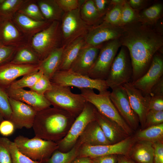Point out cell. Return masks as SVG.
Wrapping results in <instances>:
<instances>
[{
	"label": "cell",
	"mask_w": 163,
	"mask_h": 163,
	"mask_svg": "<svg viewBox=\"0 0 163 163\" xmlns=\"http://www.w3.org/2000/svg\"><path fill=\"white\" fill-rule=\"evenodd\" d=\"M119 38L128 49L133 74L131 82L142 76L149 69L153 56L163 45V37L147 25L136 21L122 26Z\"/></svg>",
	"instance_id": "obj_1"
},
{
	"label": "cell",
	"mask_w": 163,
	"mask_h": 163,
	"mask_svg": "<svg viewBox=\"0 0 163 163\" xmlns=\"http://www.w3.org/2000/svg\"><path fill=\"white\" fill-rule=\"evenodd\" d=\"M75 119L68 112L50 107L37 111L32 128L35 136L57 142L66 135Z\"/></svg>",
	"instance_id": "obj_2"
},
{
	"label": "cell",
	"mask_w": 163,
	"mask_h": 163,
	"mask_svg": "<svg viewBox=\"0 0 163 163\" xmlns=\"http://www.w3.org/2000/svg\"><path fill=\"white\" fill-rule=\"evenodd\" d=\"M52 83V89L44 94L45 97L53 107L76 117L84 108L86 102L85 98L81 94L72 93L69 87Z\"/></svg>",
	"instance_id": "obj_3"
},
{
	"label": "cell",
	"mask_w": 163,
	"mask_h": 163,
	"mask_svg": "<svg viewBox=\"0 0 163 163\" xmlns=\"http://www.w3.org/2000/svg\"><path fill=\"white\" fill-rule=\"evenodd\" d=\"M62 40L60 22L55 21L29 38L27 45L36 53L41 61L53 50L62 46Z\"/></svg>",
	"instance_id": "obj_4"
},
{
	"label": "cell",
	"mask_w": 163,
	"mask_h": 163,
	"mask_svg": "<svg viewBox=\"0 0 163 163\" xmlns=\"http://www.w3.org/2000/svg\"><path fill=\"white\" fill-rule=\"evenodd\" d=\"M81 94L86 101L92 104L101 114L118 124L129 136L133 131L119 114L112 102L108 90L96 94L91 88L80 89Z\"/></svg>",
	"instance_id": "obj_5"
},
{
	"label": "cell",
	"mask_w": 163,
	"mask_h": 163,
	"mask_svg": "<svg viewBox=\"0 0 163 163\" xmlns=\"http://www.w3.org/2000/svg\"><path fill=\"white\" fill-rule=\"evenodd\" d=\"M19 151L31 159L44 163L58 149L57 142L35 136L29 139L19 135L14 140Z\"/></svg>",
	"instance_id": "obj_6"
},
{
	"label": "cell",
	"mask_w": 163,
	"mask_h": 163,
	"mask_svg": "<svg viewBox=\"0 0 163 163\" xmlns=\"http://www.w3.org/2000/svg\"><path fill=\"white\" fill-rule=\"evenodd\" d=\"M54 84L62 86H74L82 89H96L99 92L107 90L109 88L105 80L92 79L70 69L57 71L50 80Z\"/></svg>",
	"instance_id": "obj_7"
},
{
	"label": "cell",
	"mask_w": 163,
	"mask_h": 163,
	"mask_svg": "<svg viewBox=\"0 0 163 163\" xmlns=\"http://www.w3.org/2000/svg\"><path fill=\"white\" fill-rule=\"evenodd\" d=\"M94 108L92 104L86 101L82 111L75 118L66 135L56 142L58 146L57 150L66 152L74 146L87 126L95 120Z\"/></svg>",
	"instance_id": "obj_8"
},
{
	"label": "cell",
	"mask_w": 163,
	"mask_h": 163,
	"mask_svg": "<svg viewBox=\"0 0 163 163\" xmlns=\"http://www.w3.org/2000/svg\"><path fill=\"white\" fill-rule=\"evenodd\" d=\"M130 59L124 48H121L113 62L105 80L109 88L113 89L131 82L133 70Z\"/></svg>",
	"instance_id": "obj_9"
},
{
	"label": "cell",
	"mask_w": 163,
	"mask_h": 163,
	"mask_svg": "<svg viewBox=\"0 0 163 163\" xmlns=\"http://www.w3.org/2000/svg\"><path fill=\"white\" fill-rule=\"evenodd\" d=\"M80 7L70 12L64 13L61 23L62 46H66L77 39L85 37L91 26L82 19Z\"/></svg>",
	"instance_id": "obj_10"
},
{
	"label": "cell",
	"mask_w": 163,
	"mask_h": 163,
	"mask_svg": "<svg viewBox=\"0 0 163 163\" xmlns=\"http://www.w3.org/2000/svg\"><path fill=\"white\" fill-rule=\"evenodd\" d=\"M121 46L119 38L107 42L102 46L88 76L93 79L105 80L118 50Z\"/></svg>",
	"instance_id": "obj_11"
},
{
	"label": "cell",
	"mask_w": 163,
	"mask_h": 163,
	"mask_svg": "<svg viewBox=\"0 0 163 163\" xmlns=\"http://www.w3.org/2000/svg\"><path fill=\"white\" fill-rule=\"evenodd\" d=\"M136 142L134 137L130 136L114 144L97 146L82 145L79 148L77 157L93 158L112 155L128 156L132 147Z\"/></svg>",
	"instance_id": "obj_12"
},
{
	"label": "cell",
	"mask_w": 163,
	"mask_h": 163,
	"mask_svg": "<svg viewBox=\"0 0 163 163\" xmlns=\"http://www.w3.org/2000/svg\"><path fill=\"white\" fill-rule=\"evenodd\" d=\"M123 30L122 27L114 26L103 21L91 27L85 36V46H97L104 42L119 39Z\"/></svg>",
	"instance_id": "obj_13"
},
{
	"label": "cell",
	"mask_w": 163,
	"mask_h": 163,
	"mask_svg": "<svg viewBox=\"0 0 163 163\" xmlns=\"http://www.w3.org/2000/svg\"><path fill=\"white\" fill-rule=\"evenodd\" d=\"M110 97L121 117L133 131L136 130L139 123V118L131 106L126 92L123 86L112 89Z\"/></svg>",
	"instance_id": "obj_14"
},
{
	"label": "cell",
	"mask_w": 163,
	"mask_h": 163,
	"mask_svg": "<svg viewBox=\"0 0 163 163\" xmlns=\"http://www.w3.org/2000/svg\"><path fill=\"white\" fill-rule=\"evenodd\" d=\"M163 75V57L161 55L156 53L146 72L138 79L131 83L134 87L140 90L143 95H149L152 88Z\"/></svg>",
	"instance_id": "obj_15"
},
{
	"label": "cell",
	"mask_w": 163,
	"mask_h": 163,
	"mask_svg": "<svg viewBox=\"0 0 163 163\" xmlns=\"http://www.w3.org/2000/svg\"><path fill=\"white\" fill-rule=\"evenodd\" d=\"M39 64H19L10 61L0 65V87L6 90L18 78L39 71Z\"/></svg>",
	"instance_id": "obj_16"
},
{
	"label": "cell",
	"mask_w": 163,
	"mask_h": 163,
	"mask_svg": "<svg viewBox=\"0 0 163 163\" xmlns=\"http://www.w3.org/2000/svg\"><path fill=\"white\" fill-rule=\"evenodd\" d=\"M9 101L12 111L9 120L15 129L32 127L37 111L29 105L11 97H9Z\"/></svg>",
	"instance_id": "obj_17"
},
{
	"label": "cell",
	"mask_w": 163,
	"mask_h": 163,
	"mask_svg": "<svg viewBox=\"0 0 163 163\" xmlns=\"http://www.w3.org/2000/svg\"><path fill=\"white\" fill-rule=\"evenodd\" d=\"M127 94L131 106L137 115L142 127H144L146 115L149 110L151 96L145 95L139 89L135 88L130 82L123 86Z\"/></svg>",
	"instance_id": "obj_18"
},
{
	"label": "cell",
	"mask_w": 163,
	"mask_h": 163,
	"mask_svg": "<svg viewBox=\"0 0 163 163\" xmlns=\"http://www.w3.org/2000/svg\"><path fill=\"white\" fill-rule=\"evenodd\" d=\"M27 38L12 19L0 20V44L18 48L27 45Z\"/></svg>",
	"instance_id": "obj_19"
},
{
	"label": "cell",
	"mask_w": 163,
	"mask_h": 163,
	"mask_svg": "<svg viewBox=\"0 0 163 163\" xmlns=\"http://www.w3.org/2000/svg\"><path fill=\"white\" fill-rule=\"evenodd\" d=\"M5 91L9 97L29 105L37 111L50 107L51 105L44 95L39 94L30 90L9 88Z\"/></svg>",
	"instance_id": "obj_20"
},
{
	"label": "cell",
	"mask_w": 163,
	"mask_h": 163,
	"mask_svg": "<svg viewBox=\"0 0 163 163\" xmlns=\"http://www.w3.org/2000/svg\"><path fill=\"white\" fill-rule=\"evenodd\" d=\"M102 45L96 46H85L81 50L69 69L88 76L97 59Z\"/></svg>",
	"instance_id": "obj_21"
},
{
	"label": "cell",
	"mask_w": 163,
	"mask_h": 163,
	"mask_svg": "<svg viewBox=\"0 0 163 163\" xmlns=\"http://www.w3.org/2000/svg\"><path fill=\"white\" fill-rule=\"evenodd\" d=\"M95 120L111 144L118 142L129 136L117 123L100 113L94 107Z\"/></svg>",
	"instance_id": "obj_22"
},
{
	"label": "cell",
	"mask_w": 163,
	"mask_h": 163,
	"mask_svg": "<svg viewBox=\"0 0 163 163\" xmlns=\"http://www.w3.org/2000/svg\"><path fill=\"white\" fill-rule=\"evenodd\" d=\"M75 144L97 146L111 144L96 120L90 123L78 138Z\"/></svg>",
	"instance_id": "obj_23"
},
{
	"label": "cell",
	"mask_w": 163,
	"mask_h": 163,
	"mask_svg": "<svg viewBox=\"0 0 163 163\" xmlns=\"http://www.w3.org/2000/svg\"><path fill=\"white\" fill-rule=\"evenodd\" d=\"M12 20L28 40L46 28L52 22L46 20H35L18 12L14 16Z\"/></svg>",
	"instance_id": "obj_24"
},
{
	"label": "cell",
	"mask_w": 163,
	"mask_h": 163,
	"mask_svg": "<svg viewBox=\"0 0 163 163\" xmlns=\"http://www.w3.org/2000/svg\"><path fill=\"white\" fill-rule=\"evenodd\" d=\"M65 46H62L52 52L39 64V70L51 80L61 65Z\"/></svg>",
	"instance_id": "obj_25"
},
{
	"label": "cell",
	"mask_w": 163,
	"mask_h": 163,
	"mask_svg": "<svg viewBox=\"0 0 163 163\" xmlns=\"http://www.w3.org/2000/svg\"><path fill=\"white\" fill-rule=\"evenodd\" d=\"M132 147L128 156L136 163H154L153 143L137 141Z\"/></svg>",
	"instance_id": "obj_26"
},
{
	"label": "cell",
	"mask_w": 163,
	"mask_h": 163,
	"mask_svg": "<svg viewBox=\"0 0 163 163\" xmlns=\"http://www.w3.org/2000/svg\"><path fill=\"white\" fill-rule=\"evenodd\" d=\"M85 46V37H82L77 39L66 46L58 71L69 69L80 51Z\"/></svg>",
	"instance_id": "obj_27"
},
{
	"label": "cell",
	"mask_w": 163,
	"mask_h": 163,
	"mask_svg": "<svg viewBox=\"0 0 163 163\" xmlns=\"http://www.w3.org/2000/svg\"><path fill=\"white\" fill-rule=\"evenodd\" d=\"M37 2L46 20L60 22L64 12L56 0H37Z\"/></svg>",
	"instance_id": "obj_28"
},
{
	"label": "cell",
	"mask_w": 163,
	"mask_h": 163,
	"mask_svg": "<svg viewBox=\"0 0 163 163\" xmlns=\"http://www.w3.org/2000/svg\"><path fill=\"white\" fill-rule=\"evenodd\" d=\"M80 12L82 20L90 26L99 24L103 17L97 10L93 0H85L80 6Z\"/></svg>",
	"instance_id": "obj_29"
},
{
	"label": "cell",
	"mask_w": 163,
	"mask_h": 163,
	"mask_svg": "<svg viewBox=\"0 0 163 163\" xmlns=\"http://www.w3.org/2000/svg\"><path fill=\"white\" fill-rule=\"evenodd\" d=\"M134 137L136 142L145 141L153 143L163 141V123L149 126L140 130Z\"/></svg>",
	"instance_id": "obj_30"
},
{
	"label": "cell",
	"mask_w": 163,
	"mask_h": 163,
	"mask_svg": "<svg viewBox=\"0 0 163 163\" xmlns=\"http://www.w3.org/2000/svg\"><path fill=\"white\" fill-rule=\"evenodd\" d=\"M10 61L19 64H38L41 62L36 53L27 45L17 48Z\"/></svg>",
	"instance_id": "obj_31"
},
{
	"label": "cell",
	"mask_w": 163,
	"mask_h": 163,
	"mask_svg": "<svg viewBox=\"0 0 163 163\" xmlns=\"http://www.w3.org/2000/svg\"><path fill=\"white\" fill-rule=\"evenodd\" d=\"M26 0H0V20L12 19Z\"/></svg>",
	"instance_id": "obj_32"
},
{
	"label": "cell",
	"mask_w": 163,
	"mask_h": 163,
	"mask_svg": "<svg viewBox=\"0 0 163 163\" xmlns=\"http://www.w3.org/2000/svg\"><path fill=\"white\" fill-rule=\"evenodd\" d=\"M79 147L75 144L69 151L66 152L56 150L44 163H71L77 157Z\"/></svg>",
	"instance_id": "obj_33"
},
{
	"label": "cell",
	"mask_w": 163,
	"mask_h": 163,
	"mask_svg": "<svg viewBox=\"0 0 163 163\" xmlns=\"http://www.w3.org/2000/svg\"><path fill=\"white\" fill-rule=\"evenodd\" d=\"M162 11L163 5L162 4H155L139 14L138 21L147 25L153 24L161 16Z\"/></svg>",
	"instance_id": "obj_34"
},
{
	"label": "cell",
	"mask_w": 163,
	"mask_h": 163,
	"mask_svg": "<svg viewBox=\"0 0 163 163\" xmlns=\"http://www.w3.org/2000/svg\"><path fill=\"white\" fill-rule=\"evenodd\" d=\"M18 12L35 20H45L36 0H26Z\"/></svg>",
	"instance_id": "obj_35"
},
{
	"label": "cell",
	"mask_w": 163,
	"mask_h": 163,
	"mask_svg": "<svg viewBox=\"0 0 163 163\" xmlns=\"http://www.w3.org/2000/svg\"><path fill=\"white\" fill-rule=\"evenodd\" d=\"M43 75V73L40 70L26 75L20 79L16 80L9 88L14 89L24 88L26 87L30 88Z\"/></svg>",
	"instance_id": "obj_36"
},
{
	"label": "cell",
	"mask_w": 163,
	"mask_h": 163,
	"mask_svg": "<svg viewBox=\"0 0 163 163\" xmlns=\"http://www.w3.org/2000/svg\"><path fill=\"white\" fill-rule=\"evenodd\" d=\"M138 15L133 9L128 1H125L122 8L121 20L119 26H123L135 21H138Z\"/></svg>",
	"instance_id": "obj_37"
},
{
	"label": "cell",
	"mask_w": 163,
	"mask_h": 163,
	"mask_svg": "<svg viewBox=\"0 0 163 163\" xmlns=\"http://www.w3.org/2000/svg\"><path fill=\"white\" fill-rule=\"evenodd\" d=\"M8 144L12 163H43L32 160L18 149L14 142L8 139Z\"/></svg>",
	"instance_id": "obj_38"
},
{
	"label": "cell",
	"mask_w": 163,
	"mask_h": 163,
	"mask_svg": "<svg viewBox=\"0 0 163 163\" xmlns=\"http://www.w3.org/2000/svg\"><path fill=\"white\" fill-rule=\"evenodd\" d=\"M123 3L113 5V8L109 10L105 15L103 21L111 25L120 26Z\"/></svg>",
	"instance_id": "obj_39"
},
{
	"label": "cell",
	"mask_w": 163,
	"mask_h": 163,
	"mask_svg": "<svg viewBox=\"0 0 163 163\" xmlns=\"http://www.w3.org/2000/svg\"><path fill=\"white\" fill-rule=\"evenodd\" d=\"M11 110L5 90L0 87V114L5 120H9Z\"/></svg>",
	"instance_id": "obj_40"
},
{
	"label": "cell",
	"mask_w": 163,
	"mask_h": 163,
	"mask_svg": "<svg viewBox=\"0 0 163 163\" xmlns=\"http://www.w3.org/2000/svg\"><path fill=\"white\" fill-rule=\"evenodd\" d=\"M52 83L50 79L43 75L38 79L35 84L30 89L39 94L44 95L52 88Z\"/></svg>",
	"instance_id": "obj_41"
},
{
	"label": "cell",
	"mask_w": 163,
	"mask_h": 163,
	"mask_svg": "<svg viewBox=\"0 0 163 163\" xmlns=\"http://www.w3.org/2000/svg\"><path fill=\"white\" fill-rule=\"evenodd\" d=\"M163 123V111L149 110L146 117L144 128Z\"/></svg>",
	"instance_id": "obj_42"
},
{
	"label": "cell",
	"mask_w": 163,
	"mask_h": 163,
	"mask_svg": "<svg viewBox=\"0 0 163 163\" xmlns=\"http://www.w3.org/2000/svg\"><path fill=\"white\" fill-rule=\"evenodd\" d=\"M8 139L5 137H0V163H12L8 146Z\"/></svg>",
	"instance_id": "obj_43"
},
{
	"label": "cell",
	"mask_w": 163,
	"mask_h": 163,
	"mask_svg": "<svg viewBox=\"0 0 163 163\" xmlns=\"http://www.w3.org/2000/svg\"><path fill=\"white\" fill-rule=\"evenodd\" d=\"M62 11L67 12L79 8L83 2V0H56Z\"/></svg>",
	"instance_id": "obj_44"
},
{
	"label": "cell",
	"mask_w": 163,
	"mask_h": 163,
	"mask_svg": "<svg viewBox=\"0 0 163 163\" xmlns=\"http://www.w3.org/2000/svg\"><path fill=\"white\" fill-rule=\"evenodd\" d=\"M17 48L0 44V65L10 61Z\"/></svg>",
	"instance_id": "obj_45"
},
{
	"label": "cell",
	"mask_w": 163,
	"mask_h": 163,
	"mask_svg": "<svg viewBox=\"0 0 163 163\" xmlns=\"http://www.w3.org/2000/svg\"><path fill=\"white\" fill-rule=\"evenodd\" d=\"M15 129L14 124L9 120L4 119L0 123V134L5 137L12 134Z\"/></svg>",
	"instance_id": "obj_46"
},
{
	"label": "cell",
	"mask_w": 163,
	"mask_h": 163,
	"mask_svg": "<svg viewBox=\"0 0 163 163\" xmlns=\"http://www.w3.org/2000/svg\"><path fill=\"white\" fill-rule=\"evenodd\" d=\"M154 148V163H163V141L153 143Z\"/></svg>",
	"instance_id": "obj_47"
},
{
	"label": "cell",
	"mask_w": 163,
	"mask_h": 163,
	"mask_svg": "<svg viewBox=\"0 0 163 163\" xmlns=\"http://www.w3.org/2000/svg\"><path fill=\"white\" fill-rule=\"evenodd\" d=\"M149 110L157 111H163V96L151 97L149 103Z\"/></svg>",
	"instance_id": "obj_48"
},
{
	"label": "cell",
	"mask_w": 163,
	"mask_h": 163,
	"mask_svg": "<svg viewBox=\"0 0 163 163\" xmlns=\"http://www.w3.org/2000/svg\"><path fill=\"white\" fill-rule=\"evenodd\" d=\"M92 163H117L118 155H112L91 158Z\"/></svg>",
	"instance_id": "obj_49"
},
{
	"label": "cell",
	"mask_w": 163,
	"mask_h": 163,
	"mask_svg": "<svg viewBox=\"0 0 163 163\" xmlns=\"http://www.w3.org/2000/svg\"><path fill=\"white\" fill-rule=\"evenodd\" d=\"M95 6L100 14L103 17L109 11L108 7L110 1L108 0H93Z\"/></svg>",
	"instance_id": "obj_50"
},
{
	"label": "cell",
	"mask_w": 163,
	"mask_h": 163,
	"mask_svg": "<svg viewBox=\"0 0 163 163\" xmlns=\"http://www.w3.org/2000/svg\"><path fill=\"white\" fill-rule=\"evenodd\" d=\"M151 97L163 96V76L152 88L150 93Z\"/></svg>",
	"instance_id": "obj_51"
},
{
	"label": "cell",
	"mask_w": 163,
	"mask_h": 163,
	"mask_svg": "<svg viewBox=\"0 0 163 163\" xmlns=\"http://www.w3.org/2000/svg\"><path fill=\"white\" fill-rule=\"evenodd\" d=\"M145 2L143 0H130L128 2L133 9L136 10L140 8Z\"/></svg>",
	"instance_id": "obj_52"
},
{
	"label": "cell",
	"mask_w": 163,
	"mask_h": 163,
	"mask_svg": "<svg viewBox=\"0 0 163 163\" xmlns=\"http://www.w3.org/2000/svg\"><path fill=\"white\" fill-rule=\"evenodd\" d=\"M117 163H136L129 156L123 155H118Z\"/></svg>",
	"instance_id": "obj_53"
},
{
	"label": "cell",
	"mask_w": 163,
	"mask_h": 163,
	"mask_svg": "<svg viewBox=\"0 0 163 163\" xmlns=\"http://www.w3.org/2000/svg\"><path fill=\"white\" fill-rule=\"evenodd\" d=\"M71 163H92V162L90 157H77Z\"/></svg>",
	"instance_id": "obj_54"
},
{
	"label": "cell",
	"mask_w": 163,
	"mask_h": 163,
	"mask_svg": "<svg viewBox=\"0 0 163 163\" xmlns=\"http://www.w3.org/2000/svg\"><path fill=\"white\" fill-rule=\"evenodd\" d=\"M125 0H112L110 1V4L113 5L123 4Z\"/></svg>",
	"instance_id": "obj_55"
},
{
	"label": "cell",
	"mask_w": 163,
	"mask_h": 163,
	"mask_svg": "<svg viewBox=\"0 0 163 163\" xmlns=\"http://www.w3.org/2000/svg\"><path fill=\"white\" fill-rule=\"evenodd\" d=\"M4 120V118L0 114V123Z\"/></svg>",
	"instance_id": "obj_56"
}]
</instances>
